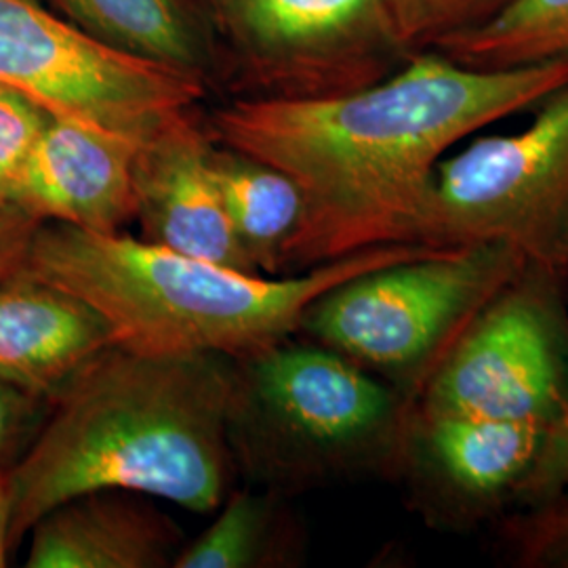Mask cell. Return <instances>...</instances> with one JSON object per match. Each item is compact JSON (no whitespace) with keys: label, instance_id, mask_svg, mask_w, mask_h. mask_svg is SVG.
<instances>
[{"label":"cell","instance_id":"6da1fadb","mask_svg":"<svg viewBox=\"0 0 568 568\" xmlns=\"http://www.w3.org/2000/svg\"><path fill=\"white\" fill-rule=\"evenodd\" d=\"M567 82L568 61L480 70L422 49L349 93L234 98L206 131L297 185L304 213L284 255V274H297L373 246L422 244L432 178L450 148Z\"/></svg>","mask_w":568,"mask_h":568},{"label":"cell","instance_id":"7a4b0ae2","mask_svg":"<svg viewBox=\"0 0 568 568\" xmlns=\"http://www.w3.org/2000/svg\"><path fill=\"white\" fill-rule=\"evenodd\" d=\"M234 361L112 345L51 405L4 476L9 544L47 511L93 490H129L209 514L236 467L227 445Z\"/></svg>","mask_w":568,"mask_h":568},{"label":"cell","instance_id":"3957f363","mask_svg":"<svg viewBox=\"0 0 568 568\" xmlns=\"http://www.w3.org/2000/svg\"><path fill=\"white\" fill-rule=\"evenodd\" d=\"M434 251L427 244H384L297 274L264 276L124 232L42 222L23 272L93 305L119 347L239 361L295 337L305 310L333 286Z\"/></svg>","mask_w":568,"mask_h":568},{"label":"cell","instance_id":"277c9868","mask_svg":"<svg viewBox=\"0 0 568 568\" xmlns=\"http://www.w3.org/2000/svg\"><path fill=\"white\" fill-rule=\"evenodd\" d=\"M410 406L342 354L291 337L234 361L227 445L253 487L283 495L394 478Z\"/></svg>","mask_w":568,"mask_h":568},{"label":"cell","instance_id":"5b68a950","mask_svg":"<svg viewBox=\"0 0 568 568\" xmlns=\"http://www.w3.org/2000/svg\"><path fill=\"white\" fill-rule=\"evenodd\" d=\"M527 257L506 243L438 248L352 276L305 310L300 333L410 400Z\"/></svg>","mask_w":568,"mask_h":568},{"label":"cell","instance_id":"8992f818","mask_svg":"<svg viewBox=\"0 0 568 568\" xmlns=\"http://www.w3.org/2000/svg\"><path fill=\"white\" fill-rule=\"evenodd\" d=\"M518 133L480 138L436 164L419 241L506 243L568 270V82Z\"/></svg>","mask_w":568,"mask_h":568},{"label":"cell","instance_id":"52a82bcc","mask_svg":"<svg viewBox=\"0 0 568 568\" xmlns=\"http://www.w3.org/2000/svg\"><path fill=\"white\" fill-rule=\"evenodd\" d=\"M0 84L53 119L140 148L192 114L209 89L196 74L91 39L37 0H0Z\"/></svg>","mask_w":568,"mask_h":568},{"label":"cell","instance_id":"ba28073f","mask_svg":"<svg viewBox=\"0 0 568 568\" xmlns=\"http://www.w3.org/2000/svg\"><path fill=\"white\" fill-rule=\"evenodd\" d=\"M568 270L527 260L413 400L424 413L551 429L568 406Z\"/></svg>","mask_w":568,"mask_h":568},{"label":"cell","instance_id":"9c48e42d","mask_svg":"<svg viewBox=\"0 0 568 568\" xmlns=\"http://www.w3.org/2000/svg\"><path fill=\"white\" fill-rule=\"evenodd\" d=\"M239 98H325L386 79L413 53L386 0H225Z\"/></svg>","mask_w":568,"mask_h":568},{"label":"cell","instance_id":"30bf717a","mask_svg":"<svg viewBox=\"0 0 568 568\" xmlns=\"http://www.w3.org/2000/svg\"><path fill=\"white\" fill-rule=\"evenodd\" d=\"M546 438V427L527 422L410 406L394 480L427 528L467 532L514 508Z\"/></svg>","mask_w":568,"mask_h":568},{"label":"cell","instance_id":"8fae6325","mask_svg":"<svg viewBox=\"0 0 568 568\" xmlns=\"http://www.w3.org/2000/svg\"><path fill=\"white\" fill-rule=\"evenodd\" d=\"M213 138L192 114L138 152V217L143 241L260 274L230 222L211 164Z\"/></svg>","mask_w":568,"mask_h":568},{"label":"cell","instance_id":"7c38bea8","mask_svg":"<svg viewBox=\"0 0 568 568\" xmlns=\"http://www.w3.org/2000/svg\"><path fill=\"white\" fill-rule=\"evenodd\" d=\"M140 145L49 119L23 169L16 204L41 222L116 234L138 217Z\"/></svg>","mask_w":568,"mask_h":568},{"label":"cell","instance_id":"4fadbf2b","mask_svg":"<svg viewBox=\"0 0 568 568\" xmlns=\"http://www.w3.org/2000/svg\"><path fill=\"white\" fill-rule=\"evenodd\" d=\"M112 345L108 321L81 297L23 270L0 283V377L7 384L53 405Z\"/></svg>","mask_w":568,"mask_h":568},{"label":"cell","instance_id":"5bb4252c","mask_svg":"<svg viewBox=\"0 0 568 568\" xmlns=\"http://www.w3.org/2000/svg\"><path fill=\"white\" fill-rule=\"evenodd\" d=\"M28 568L175 567L185 539L140 493L93 490L47 511L28 532Z\"/></svg>","mask_w":568,"mask_h":568},{"label":"cell","instance_id":"9a60e30c","mask_svg":"<svg viewBox=\"0 0 568 568\" xmlns=\"http://www.w3.org/2000/svg\"><path fill=\"white\" fill-rule=\"evenodd\" d=\"M49 9L116 51L196 74L211 84L213 44L182 0H49Z\"/></svg>","mask_w":568,"mask_h":568},{"label":"cell","instance_id":"2e32d148","mask_svg":"<svg viewBox=\"0 0 568 568\" xmlns=\"http://www.w3.org/2000/svg\"><path fill=\"white\" fill-rule=\"evenodd\" d=\"M305 558L304 528L272 488L230 490L211 527L183 546L173 568H291Z\"/></svg>","mask_w":568,"mask_h":568},{"label":"cell","instance_id":"e0dca14e","mask_svg":"<svg viewBox=\"0 0 568 568\" xmlns=\"http://www.w3.org/2000/svg\"><path fill=\"white\" fill-rule=\"evenodd\" d=\"M211 164L246 257L260 274L284 276V255L304 213L297 185L283 171L215 142Z\"/></svg>","mask_w":568,"mask_h":568},{"label":"cell","instance_id":"ac0fdd59","mask_svg":"<svg viewBox=\"0 0 568 568\" xmlns=\"http://www.w3.org/2000/svg\"><path fill=\"white\" fill-rule=\"evenodd\" d=\"M432 49L480 70L568 61V0H516L499 18Z\"/></svg>","mask_w":568,"mask_h":568},{"label":"cell","instance_id":"d6986e66","mask_svg":"<svg viewBox=\"0 0 568 568\" xmlns=\"http://www.w3.org/2000/svg\"><path fill=\"white\" fill-rule=\"evenodd\" d=\"M406 51L432 49L448 37L499 18L516 0H386Z\"/></svg>","mask_w":568,"mask_h":568},{"label":"cell","instance_id":"ffe728a7","mask_svg":"<svg viewBox=\"0 0 568 568\" xmlns=\"http://www.w3.org/2000/svg\"><path fill=\"white\" fill-rule=\"evenodd\" d=\"M499 520V539L516 567L568 568V488Z\"/></svg>","mask_w":568,"mask_h":568},{"label":"cell","instance_id":"44dd1931","mask_svg":"<svg viewBox=\"0 0 568 568\" xmlns=\"http://www.w3.org/2000/svg\"><path fill=\"white\" fill-rule=\"evenodd\" d=\"M49 119L39 103L0 84V201L16 203L23 169Z\"/></svg>","mask_w":568,"mask_h":568},{"label":"cell","instance_id":"7402d4cb","mask_svg":"<svg viewBox=\"0 0 568 568\" xmlns=\"http://www.w3.org/2000/svg\"><path fill=\"white\" fill-rule=\"evenodd\" d=\"M49 410V403L0 377V476H7L34 443Z\"/></svg>","mask_w":568,"mask_h":568},{"label":"cell","instance_id":"603a6c76","mask_svg":"<svg viewBox=\"0 0 568 568\" xmlns=\"http://www.w3.org/2000/svg\"><path fill=\"white\" fill-rule=\"evenodd\" d=\"M568 488V406L560 422L551 427L544 450L516 495L514 508L539 504ZM509 509V511H511Z\"/></svg>","mask_w":568,"mask_h":568},{"label":"cell","instance_id":"cb8c5ba5","mask_svg":"<svg viewBox=\"0 0 568 568\" xmlns=\"http://www.w3.org/2000/svg\"><path fill=\"white\" fill-rule=\"evenodd\" d=\"M41 224L20 204L0 201V283L23 270L34 232Z\"/></svg>","mask_w":568,"mask_h":568},{"label":"cell","instance_id":"d4e9b609","mask_svg":"<svg viewBox=\"0 0 568 568\" xmlns=\"http://www.w3.org/2000/svg\"><path fill=\"white\" fill-rule=\"evenodd\" d=\"M11 551L13 549L9 544V501H7L4 476H0V568L9 565Z\"/></svg>","mask_w":568,"mask_h":568},{"label":"cell","instance_id":"484cf974","mask_svg":"<svg viewBox=\"0 0 568 568\" xmlns=\"http://www.w3.org/2000/svg\"><path fill=\"white\" fill-rule=\"evenodd\" d=\"M211 2H213V4H215V9H217L220 4H224L225 0H211Z\"/></svg>","mask_w":568,"mask_h":568}]
</instances>
